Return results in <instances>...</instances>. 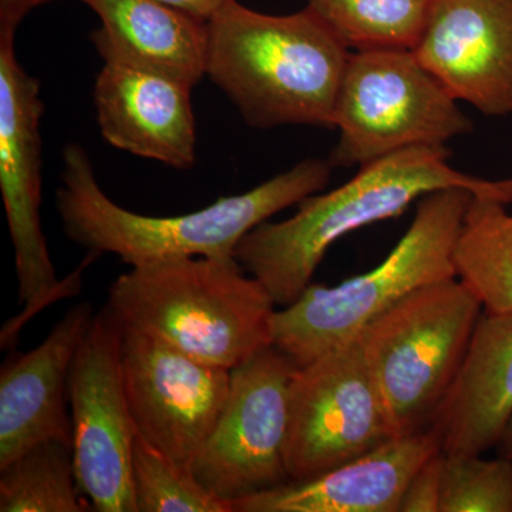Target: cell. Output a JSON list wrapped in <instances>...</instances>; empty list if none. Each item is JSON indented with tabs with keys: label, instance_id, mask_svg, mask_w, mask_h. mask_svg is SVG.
Returning <instances> with one entry per match:
<instances>
[{
	"label": "cell",
	"instance_id": "cell-8",
	"mask_svg": "<svg viewBox=\"0 0 512 512\" xmlns=\"http://www.w3.org/2000/svg\"><path fill=\"white\" fill-rule=\"evenodd\" d=\"M40 83L15 52V40H0V190L15 248L22 315L2 330V349L15 345L22 326L60 298L76 295L80 275L97 255L89 252L76 272L60 282L52 262L42 217V120Z\"/></svg>",
	"mask_w": 512,
	"mask_h": 512
},
{
	"label": "cell",
	"instance_id": "cell-20",
	"mask_svg": "<svg viewBox=\"0 0 512 512\" xmlns=\"http://www.w3.org/2000/svg\"><path fill=\"white\" fill-rule=\"evenodd\" d=\"M77 483L73 447L47 440L0 467V511H92Z\"/></svg>",
	"mask_w": 512,
	"mask_h": 512
},
{
	"label": "cell",
	"instance_id": "cell-4",
	"mask_svg": "<svg viewBox=\"0 0 512 512\" xmlns=\"http://www.w3.org/2000/svg\"><path fill=\"white\" fill-rule=\"evenodd\" d=\"M275 306L237 261L210 258L131 266L111 284L106 303L124 328L228 370L274 346Z\"/></svg>",
	"mask_w": 512,
	"mask_h": 512
},
{
	"label": "cell",
	"instance_id": "cell-16",
	"mask_svg": "<svg viewBox=\"0 0 512 512\" xmlns=\"http://www.w3.org/2000/svg\"><path fill=\"white\" fill-rule=\"evenodd\" d=\"M433 427L397 437L308 480L286 483L232 503L234 512H399L407 485L440 453Z\"/></svg>",
	"mask_w": 512,
	"mask_h": 512
},
{
	"label": "cell",
	"instance_id": "cell-10",
	"mask_svg": "<svg viewBox=\"0 0 512 512\" xmlns=\"http://www.w3.org/2000/svg\"><path fill=\"white\" fill-rule=\"evenodd\" d=\"M296 370L275 346L231 370L227 404L191 467L218 497L232 504L289 481L285 447Z\"/></svg>",
	"mask_w": 512,
	"mask_h": 512
},
{
	"label": "cell",
	"instance_id": "cell-7",
	"mask_svg": "<svg viewBox=\"0 0 512 512\" xmlns=\"http://www.w3.org/2000/svg\"><path fill=\"white\" fill-rule=\"evenodd\" d=\"M333 167L414 147H443L474 130L458 101L410 49L352 50L335 106Z\"/></svg>",
	"mask_w": 512,
	"mask_h": 512
},
{
	"label": "cell",
	"instance_id": "cell-3",
	"mask_svg": "<svg viewBox=\"0 0 512 512\" xmlns=\"http://www.w3.org/2000/svg\"><path fill=\"white\" fill-rule=\"evenodd\" d=\"M350 52L308 6L266 15L229 0L208 22L207 76L258 130H333Z\"/></svg>",
	"mask_w": 512,
	"mask_h": 512
},
{
	"label": "cell",
	"instance_id": "cell-27",
	"mask_svg": "<svg viewBox=\"0 0 512 512\" xmlns=\"http://www.w3.org/2000/svg\"><path fill=\"white\" fill-rule=\"evenodd\" d=\"M501 450H503V457L510 458L512 461V420L508 424L503 434V439L500 441Z\"/></svg>",
	"mask_w": 512,
	"mask_h": 512
},
{
	"label": "cell",
	"instance_id": "cell-6",
	"mask_svg": "<svg viewBox=\"0 0 512 512\" xmlns=\"http://www.w3.org/2000/svg\"><path fill=\"white\" fill-rule=\"evenodd\" d=\"M483 309L460 278H448L409 293L360 330L357 338L397 436L430 429Z\"/></svg>",
	"mask_w": 512,
	"mask_h": 512
},
{
	"label": "cell",
	"instance_id": "cell-9",
	"mask_svg": "<svg viewBox=\"0 0 512 512\" xmlns=\"http://www.w3.org/2000/svg\"><path fill=\"white\" fill-rule=\"evenodd\" d=\"M397 437L357 336L298 367L289 390V480L318 477Z\"/></svg>",
	"mask_w": 512,
	"mask_h": 512
},
{
	"label": "cell",
	"instance_id": "cell-15",
	"mask_svg": "<svg viewBox=\"0 0 512 512\" xmlns=\"http://www.w3.org/2000/svg\"><path fill=\"white\" fill-rule=\"evenodd\" d=\"M191 90L161 74L104 62L94 84L101 136L126 153L188 170L197 158Z\"/></svg>",
	"mask_w": 512,
	"mask_h": 512
},
{
	"label": "cell",
	"instance_id": "cell-23",
	"mask_svg": "<svg viewBox=\"0 0 512 512\" xmlns=\"http://www.w3.org/2000/svg\"><path fill=\"white\" fill-rule=\"evenodd\" d=\"M440 512H512V461L443 453Z\"/></svg>",
	"mask_w": 512,
	"mask_h": 512
},
{
	"label": "cell",
	"instance_id": "cell-12",
	"mask_svg": "<svg viewBox=\"0 0 512 512\" xmlns=\"http://www.w3.org/2000/svg\"><path fill=\"white\" fill-rule=\"evenodd\" d=\"M121 372L137 434L191 468L227 404L231 370L121 326Z\"/></svg>",
	"mask_w": 512,
	"mask_h": 512
},
{
	"label": "cell",
	"instance_id": "cell-24",
	"mask_svg": "<svg viewBox=\"0 0 512 512\" xmlns=\"http://www.w3.org/2000/svg\"><path fill=\"white\" fill-rule=\"evenodd\" d=\"M441 476L443 451L430 457L414 474L400 501L399 512H440Z\"/></svg>",
	"mask_w": 512,
	"mask_h": 512
},
{
	"label": "cell",
	"instance_id": "cell-19",
	"mask_svg": "<svg viewBox=\"0 0 512 512\" xmlns=\"http://www.w3.org/2000/svg\"><path fill=\"white\" fill-rule=\"evenodd\" d=\"M460 278L487 313L512 311V215L504 202L473 195L454 248Z\"/></svg>",
	"mask_w": 512,
	"mask_h": 512
},
{
	"label": "cell",
	"instance_id": "cell-1",
	"mask_svg": "<svg viewBox=\"0 0 512 512\" xmlns=\"http://www.w3.org/2000/svg\"><path fill=\"white\" fill-rule=\"evenodd\" d=\"M443 147L397 151L360 167L359 173L325 194L299 202L289 220L265 221L235 249L241 268L261 282L275 305H292L312 284L328 249L340 238L406 211L430 192L464 188L476 197L512 202V178L484 180L456 170Z\"/></svg>",
	"mask_w": 512,
	"mask_h": 512
},
{
	"label": "cell",
	"instance_id": "cell-2",
	"mask_svg": "<svg viewBox=\"0 0 512 512\" xmlns=\"http://www.w3.org/2000/svg\"><path fill=\"white\" fill-rule=\"evenodd\" d=\"M329 160H303L291 170L239 195L218 198L190 214L148 217L120 207L101 190L84 148L63 151L57 211L64 231L97 256L111 254L131 266L170 258L237 261L242 238L278 212L325 190L332 177Z\"/></svg>",
	"mask_w": 512,
	"mask_h": 512
},
{
	"label": "cell",
	"instance_id": "cell-5",
	"mask_svg": "<svg viewBox=\"0 0 512 512\" xmlns=\"http://www.w3.org/2000/svg\"><path fill=\"white\" fill-rule=\"evenodd\" d=\"M473 195L447 188L420 198L412 225L382 264L336 286L312 282L298 301L275 312V348L296 366L308 365L355 339L409 293L457 278L454 248Z\"/></svg>",
	"mask_w": 512,
	"mask_h": 512
},
{
	"label": "cell",
	"instance_id": "cell-18",
	"mask_svg": "<svg viewBox=\"0 0 512 512\" xmlns=\"http://www.w3.org/2000/svg\"><path fill=\"white\" fill-rule=\"evenodd\" d=\"M96 13L90 35L104 62L161 74L188 87L207 76L208 22L161 0H79Z\"/></svg>",
	"mask_w": 512,
	"mask_h": 512
},
{
	"label": "cell",
	"instance_id": "cell-21",
	"mask_svg": "<svg viewBox=\"0 0 512 512\" xmlns=\"http://www.w3.org/2000/svg\"><path fill=\"white\" fill-rule=\"evenodd\" d=\"M433 0H306L349 50L410 49Z\"/></svg>",
	"mask_w": 512,
	"mask_h": 512
},
{
	"label": "cell",
	"instance_id": "cell-26",
	"mask_svg": "<svg viewBox=\"0 0 512 512\" xmlns=\"http://www.w3.org/2000/svg\"><path fill=\"white\" fill-rule=\"evenodd\" d=\"M161 2L181 10L187 15L194 16V18L210 22L227 5L229 0H161Z\"/></svg>",
	"mask_w": 512,
	"mask_h": 512
},
{
	"label": "cell",
	"instance_id": "cell-17",
	"mask_svg": "<svg viewBox=\"0 0 512 512\" xmlns=\"http://www.w3.org/2000/svg\"><path fill=\"white\" fill-rule=\"evenodd\" d=\"M512 420V311L481 315L433 427L441 451L483 456Z\"/></svg>",
	"mask_w": 512,
	"mask_h": 512
},
{
	"label": "cell",
	"instance_id": "cell-25",
	"mask_svg": "<svg viewBox=\"0 0 512 512\" xmlns=\"http://www.w3.org/2000/svg\"><path fill=\"white\" fill-rule=\"evenodd\" d=\"M49 2L55 0H0V40H15L23 19Z\"/></svg>",
	"mask_w": 512,
	"mask_h": 512
},
{
	"label": "cell",
	"instance_id": "cell-13",
	"mask_svg": "<svg viewBox=\"0 0 512 512\" xmlns=\"http://www.w3.org/2000/svg\"><path fill=\"white\" fill-rule=\"evenodd\" d=\"M412 50L457 101L512 114V0H433Z\"/></svg>",
	"mask_w": 512,
	"mask_h": 512
},
{
	"label": "cell",
	"instance_id": "cell-22",
	"mask_svg": "<svg viewBox=\"0 0 512 512\" xmlns=\"http://www.w3.org/2000/svg\"><path fill=\"white\" fill-rule=\"evenodd\" d=\"M131 481L137 512H234L232 504L205 488L191 468L178 466L138 434Z\"/></svg>",
	"mask_w": 512,
	"mask_h": 512
},
{
	"label": "cell",
	"instance_id": "cell-14",
	"mask_svg": "<svg viewBox=\"0 0 512 512\" xmlns=\"http://www.w3.org/2000/svg\"><path fill=\"white\" fill-rule=\"evenodd\" d=\"M89 302L70 309L28 353L9 357L0 372V467L47 440L73 447L69 376L92 323Z\"/></svg>",
	"mask_w": 512,
	"mask_h": 512
},
{
	"label": "cell",
	"instance_id": "cell-11",
	"mask_svg": "<svg viewBox=\"0 0 512 512\" xmlns=\"http://www.w3.org/2000/svg\"><path fill=\"white\" fill-rule=\"evenodd\" d=\"M120 323L94 313L69 376L77 483L97 512H137L131 458L137 437L120 356Z\"/></svg>",
	"mask_w": 512,
	"mask_h": 512
}]
</instances>
